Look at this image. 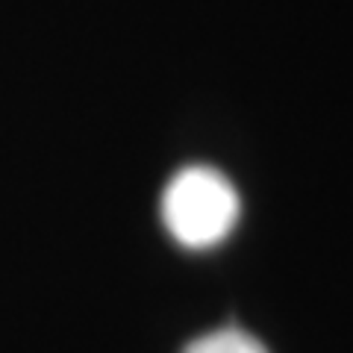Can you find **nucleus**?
I'll use <instances>...</instances> for the list:
<instances>
[{"label":"nucleus","mask_w":353,"mask_h":353,"mask_svg":"<svg viewBox=\"0 0 353 353\" xmlns=\"http://www.w3.org/2000/svg\"><path fill=\"white\" fill-rule=\"evenodd\" d=\"M241 212L236 185L209 165L176 171L162 192V224L176 245L206 250L233 233Z\"/></svg>","instance_id":"obj_1"},{"label":"nucleus","mask_w":353,"mask_h":353,"mask_svg":"<svg viewBox=\"0 0 353 353\" xmlns=\"http://www.w3.org/2000/svg\"><path fill=\"white\" fill-rule=\"evenodd\" d=\"M183 353H268L262 341H256L245 330L227 327V330H215L201 339H194Z\"/></svg>","instance_id":"obj_2"}]
</instances>
